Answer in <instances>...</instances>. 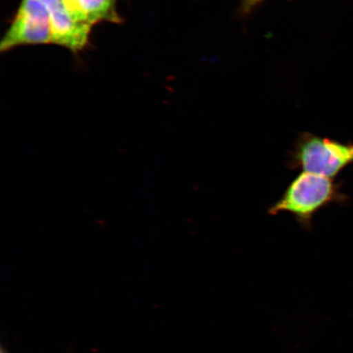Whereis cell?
I'll return each mask as SVG.
<instances>
[{
    "label": "cell",
    "mask_w": 353,
    "mask_h": 353,
    "mask_svg": "<svg viewBox=\"0 0 353 353\" xmlns=\"http://www.w3.org/2000/svg\"><path fill=\"white\" fill-rule=\"evenodd\" d=\"M343 198L332 179L303 172L289 185L280 200L269 208L268 214L287 212L303 228L310 229L317 212L331 203L341 201Z\"/></svg>",
    "instance_id": "6da1fadb"
},
{
    "label": "cell",
    "mask_w": 353,
    "mask_h": 353,
    "mask_svg": "<svg viewBox=\"0 0 353 353\" xmlns=\"http://www.w3.org/2000/svg\"><path fill=\"white\" fill-rule=\"evenodd\" d=\"M353 164V144H343L327 138L302 132L290 152L292 170L333 179L347 165Z\"/></svg>",
    "instance_id": "7a4b0ae2"
},
{
    "label": "cell",
    "mask_w": 353,
    "mask_h": 353,
    "mask_svg": "<svg viewBox=\"0 0 353 353\" xmlns=\"http://www.w3.org/2000/svg\"><path fill=\"white\" fill-rule=\"evenodd\" d=\"M52 43L50 15L41 0H22L0 51L34 44Z\"/></svg>",
    "instance_id": "3957f363"
},
{
    "label": "cell",
    "mask_w": 353,
    "mask_h": 353,
    "mask_svg": "<svg viewBox=\"0 0 353 353\" xmlns=\"http://www.w3.org/2000/svg\"><path fill=\"white\" fill-rule=\"evenodd\" d=\"M50 15L52 43L77 52L87 46L92 26L74 19L61 0H41Z\"/></svg>",
    "instance_id": "277c9868"
},
{
    "label": "cell",
    "mask_w": 353,
    "mask_h": 353,
    "mask_svg": "<svg viewBox=\"0 0 353 353\" xmlns=\"http://www.w3.org/2000/svg\"><path fill=\"white\" fill-rule=\"evenodd\" d=\"M74 19L92 26L103 21L120 22L117 0H61Z\"/></svg>",
    "instance_id": "5b68a950"
},
{
    "label": "cell",
    "mask_w": 353,
    "mask_h": 353,
    "mask_svg": "<svg viewBox=\"0 0 353 353\" xmlns=\"http://www.w3.org/2000/svg\"><path fill=\"white\" fill-rule=\"evenodd\" d=\"M266 0H243L241 12L243 15H248Z\"/></svg>",
    "instance_id": "8992f818"
},
{
    "label": "cell",
    "mask_w": 353,
    "mask_h": 353,
    "mask_svg": "<svg viewBox=\"0 0 353 353\" xmlns=\"http://www.w3.org/2000/svg\"><path fill=\"white\" fill-rule=\"evenodd\" d=\"M0 353H8L7 350H4L3 346H1V351H0Z\"/></svg>",
    "instance_id": "52a82bcc"
}]
</instances>
